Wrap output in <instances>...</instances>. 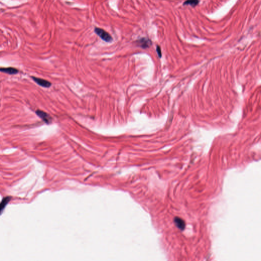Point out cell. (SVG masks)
Segmentation results:
<instances>
[{
    "label": "cell",
    "mask_w": 261,
    "mask_h": 261,
    "mask_svg": "<svg viewBox=\"0 0 261 261\" xmlns=\"http://www.w3.org/2000/svg\"><path fill=\"white\" fill-rule=\"evenodd\" d=\"M94 32L101 38L102 39V40H103L106 42H111L113 40L111 36L103 29L98 28H95Z\"/></svg>",
    "instance_id": "6da1fadb"
},
{
    "label": "cell",
    "mask_w": 261,
    "mask_h": 261,
    "mask_svg": "<svg viewBox=\"0 0 261 261\" xmlns=\"http://www.w3.org/2000/svg\"><path fill=\"white\" fill-rule=\"evenodd\" d=\"M137 45L143 48H148L152 45V41L147 38H142L136 41Z\"/></svg>",
    "instance_id": "7a4b0ae2"
},
{
    "label": "cell",
    "mask_w": 261,
    "mask_h": 261,
    "mask_svg": "<svg viewBox=\"0 0 261 261\" xmlns=\"http://www.w3.org/2000/svg\"><path fill=\"white\" fill-rule=\"evenodd\" d=\"M32 78L38 85L41 86V87L48 88V87H51V86L52 85V84L49 81H47L44 79L34 77H32Z\"/></svg>",
    "instance_id": "3957f363"
},
{
    "label": "cell",
    "mask_w": 261,
    "mask_h": 261,
    "mask_svg": "<svg viewBox=\"0 0 261 261\" xmlns=\"http://www.w3.org/2000/svg\"><path fill=\"white\" fill-rule=\"evenodd\" d=\"M36 113L39 117H41L44 121H45V123H47V124H49L51 121V119H52L51 117H50V115L48 114H47L45 112L41 111V110H37L36 112Z\"/></svg>",
    "instance_id": "277c9868"
},
{
    "label": "cell",
    "mask_w": 261,
    "mask_h": 261,
    "mask_svg": "<svg viewBox=\"0 0 261 261\" xmlns=\"http://www.w3.org/2000/svg\"><path fill=\"white\" fill-rule=\"evenodd\" d=\"M174 223L176 226L180 230H184L186 226L185 222L180 218L176 217L174 218Z\"/></svg>",
    "instance_id": "5b68a950"
},
{
    "label": "cell",
    "mask_w": 261,
    "mask_h": 261,
    "mask_svg": "<svg viewBox=\"0 0 261 261\" xmlns=\"http://www.w3.org/2000/svg\"><path fill=\"white\" fill-rule=\"evenodd\" d=\"M0 71L3 72V73H6L9 74H18V69L15 68H0Z\"/></svg>",
    "instance_id": "8992f818"
},
{
    "label": "cell",
    "mask_w": 261,
    "mask_h": 261,
    "mask_svg": "<svg viewBox=\"0 0 261 261\" xmlns=\"http://www.w3.org/2000/svg\"><path fill=\"white\" fill-rule=\"evenodd\" d=\"M11 200H12V197H5L3 199L2 202L0 203V215H1V214L3 213L4 210L5 209V207Z\"/></svg>",
    "instance_id": "52a82bcc"
},
{
    "label": "cell",
    "mask_w": 261,
    "mask_h": 261,
    "mask_svg": "<svg viewBox=\"0 0 261 261\" xmlns=\"http://www.w3.org/2000/svg\"><path fill=\"white\" fill-rule=\"evenodd\" d=\"M200 3V1H187L186 2H184L183 3L184 5H190L192 7H195L197 6L198 3Z\"/></svg>",
    "instance_id": "ba28073f"
},
{
    "label": "cell",
    "mask_w": 261,
    "mask_h": 261,
    "mask_svg": "<svg viewBox=\"0 0 261 261\" xmlns=\"http://www.w3.org/2000/svg\"><path fill=\"white\" fill-rule=\"evenodd\" d=\"M157 52L158 53V56H159V57H161V48H160V47L159 46H157Z\"/></svg>",
    "instance_id": "9c48e42d"
}]
</instances>
